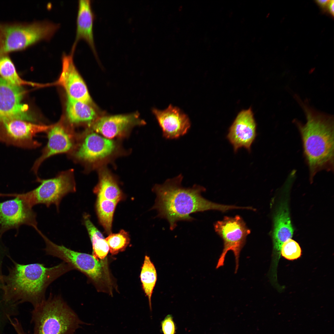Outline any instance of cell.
<instances>
[{
    "instance_id": "cell-1",
    "label": "cell",
    "mask_w": 334,
    "mask_h": 334,
    "mask_svg": "<svg viewBox=\"0 0 334 334\" xmlns=\"http://www.w3.org/2000/svg\"><path fill=\"white\" fill-rule=\"evenodd\" d=\"M182 179L180 174L162 184H155L152 189L156 197L151 209L157 211V217L168 221L171 230L176 227L179 221H193L191 216L193 213L210 210L225 212L240 209L239 206L220 204L207 199L201 195L206 191L204 187L196 184L191 187H184L181 184Z\"/></svg>"
},
{
    "instance_id": "cell-13",
    "label": "cell",
    "mask_w": 334,
    "mask_h": 334,
    "mask_svg": "<svg viewBox=\"0 0 334 334\" xmlns=\"http://www.w3.org/2000/svg\"><path fill=\"white\" fill-rule=\"evenodd\" d=\"M47 132V143L32 167L35 174L42 163L47 159L56 154L70 153L76 144L78 135L60 124L52 125Z\"/></svg>"
},
{
    "instance_id": "cell-8",
    "label": "cell",
    "mask_w": 334,
    "mask_h": 334,
    "mask_svg": "<svg viewBox=\"0 0 334 334\" xmlns=\"http://www.w3.org/2000/svg\"><path fill=\"white\" fill-rule=\"evenodd\" d=\"M214 228L223 242V248L216 268L217 269L224 265L226 254L231 250L235 257L236 273L239 267L241 251L246 244V237L250 233V230L242 218L238 215L234 217L225 216L222 220L217 221L215 223Z\"/></svg>"
},
{
    "instance_id": "cell-10",
    "label": "cell",
    "mask_w": 334,
    "mask_h": 334,
    "mask_svg": "<svg viewBox=\"0 0 334 334\" xmlns=\"http://www.w3.org/2000/svg\"><path fill=\"white\" fill-rule=\"evenodd\" d=\"M37 124L20 119L0 123V142L25 148H35L41 143L34 139L36 134L47 132L52 126Z\"/></svg>"
},
{
    "instance_id": "cell-5",
    "label": "cell",
    "mask_w": 334,
    "mask_h": 334,
    "mask_svg": "<svg viewBox=\"0 0 334 334\" xmlns=\"http://www.w3.org/2000/svg\"><path fill=\"white\" fill-rule=\"evenodd\" d=\"M59 27V24L47 21L0 22V56L25 49L42 40H49Z\"/></svg>"
},
{
    "instance_id": "cell-3",
    "label": "cell",
    "mask_w": 334,
    "mask_h": 334,
    "mask_svg": "<svg viewBox=\"0 0 334 334\" xmlns=\"http://www.w3.org/2000/svg\"><path fill=\"white\" fill-rule=\"evenodd\" d=\"M73 270L63 261L51 267L40 263L21 264L15 262L8 275L0 276L3 300L13 305L29 302L34 307L45 299V291L50 284Z\"/></svg>"
},
{
    "instance_id": "cell-18",
    "label": "cell",
    "mask_w": 334,
    "mask_h": 334,
    "mask_svg": "<svg viewBox=\"0 0 334 334\" xmlns=\"http://www.w3.org/2000/svg\"><path fill=\"white\" fill-rule=\"evenodd\" d=\"M293 230L290 219L287 205L282 204L274 218L272 235L273 248L272 261L269 275L277 276V268L280 257L281 249L283 243L293 236Z\"/></svg>"
},
{
    "instance_id": "cell-7",
    "label": "cell",
    "mask_w": 334,
    "mask_h": 334,
    "mask_svg": "<svg viewBox=\"0 0 334 334\" xmlns=\"http://www.w3.org/2000/svg\"><path fill=\"white\" fill-rule=\"evenodd\" d=\"M116 146L111 139L94 131L86 132L78 135L73 149L68 155L75 162L88 168L111 156Z\"/></svg>"
},
{
    "instance_id": "cell-6",
    "label": "cell",
    "mask_w": 334,
    "mask_h": 334,
    "mask_svg": "<svg viewBox=\"0 0 334 334\" xmlns=\"http://www.w3.org/2000/svg\"><path fill=\"white\" fill-rule=\"evenodd\" d=\"M36 181L40 185L34 189L25 193H7L6 196L22 199L32 207L38 204H44L47 207L54 204L59 211L62 198L76 191L72 169L61 172L51 178L42 179L37 177Z\"/></svg>"
},
{
    "instance_id": "cell-17",
    "label": "cell",
    "mask_w": 334,
    "mask_h": 334,
    "mask_svg": "<svg viewBox=\"0 0 334 334\" xmlns=\"http://www.w3.org/2000/svg\"><path fill=\"white\" fill-rule=\"evenodd\" d=\"M145 124L138 113L104 116L97 119L91 125L93 131L109 139L119 136L132 127Z\"/></svg>"
},
{
    "instance_id": "cell-2",
    "label": "cell",
    "mask_w": 334,
    "mask_h": 334,
    "mask_svg": "<svg viewBox=\"0 0 334 334\" xmlns=\"http://www.w3.org/2000/svg\"><path fill=\"white\" fill-rule=\"evenodd\" d=\"M294 96L306 118L305 124L295 119L293 121L301 135L312 182L319 172L333 171L334 118L317 111L297 95Z\"/></svg>"
},
{
    "instance_id": "cell-29",
    "label": "cell",
    "mask_w": 334,
    "mask_h": 334,
    "mask_svg": "<svg viewBox=\"0 0 334 334\" xmlns=\"http://www.w3.org/2000/svg\"><path fill=\"white\" fill-rule=\"evenodd\" d=\"M329 1V0H317L315 1V2L322 10L325 12Z\"/></svg>"
},
{
    "instance_id": "cell-28",
    "label": "cell",
    "mask_w": 334,
    "mask_h": 334,
    "mask_svg": "<svg viewBox=\"0 0 334 334\" xmlns=\"http://www.w3.org/2000/svg\"><path fill=\"white\" fill-rule=\"evenodd\" d=\"M162 330L164 334H174L175 326L172 316L168 315L161 323Z\"/></svg>"
},
{
    "instance_id": "cell-31",
    "label": "cell",
    "mask_w": 334,
    "mask_h": 334,
    "mask_svg": "<svg viewBox=\"0 0 334 334\" xmlns=\"http://www.w3.org/2000/svg\"><path fill=\"white\" fill-rule=\"evenodd\" d=\"M17 334H26L23 328H19L16 331Z\"/></svg>"
},
{
    "instance_id": "cell-15",
    "label": "cell",
    "mask_w": 334,
    "mask_h": 334,
    "mask_svg": "<svg viewBox=\"0 0 334 334\" xmlns=\"http://www.w3.org/2000/svg\"><path fill=\"white\" fill-rule=\"evenodd\" d=\"M73 55L64 53L62 70L58 84L62 86L67 96L78 101L91 104L92 101L87 86L75 65Z\"/></svg>"
},
{
    "instance_id": "cell-23",
    "label": "cell",
    "mask_w": 334,
    "mask_h": 334,
    "mask_svg": "<svg viewBox=\"0 0 334 334\" xmlns=\"http://www.w3.org/2000/svg\"><path fill=\"white\" fill-rule=\"evenodd\" d=\"M0 77L15 85L37 86L39 84L26 81L18 74L15 65L8 54L0 56Z\"/></svg>"
},
{
    "instance_id": "cell-12",
    "label": "cell",
    "mask_w": 334,
    "mask_h": 334,
    "mask_svg": "<svg viewBox=\"0 0 334 334\" xmlns=\"http://www.w3.org/2000/svg\"><path fill=\"white\" fill-rule=\"evenodd\" d=\"M26 93L22 87L13 85L0 77V123L11 119L32 121L28 106L22 101Z\"/></svg>"
},
{
    "instance_id": "cell-9",
    "label": "cell",
    "mask_w": 334,
    "mask_h": 334,
    "mask_svg": "<svg viewBox=\"0 0 334 334\" xmlns=\"http://www.w3.org/2000/svg\"><path fill=\"white\" fill-rule=\"evenodd\" d=\"M38 233L45 244L46 254L58 258L74 270L84 273L91 280L98 282L102 276V265L93 255L73 250L63 245L53 242L41 231Z\"/></svg>"
},
{
    "instance_id": "cell-19",
    "label": "cell",
    "mask_w": 334,
    "mask_h": 334,
    "mask_svg": "<svg viewBox=\"0 0 334 334\" xmlns=\"http://www.w3.org/2000/svg\"><path fill=\"white\" fill-rule=\"evenodd\" d=\"M94 18L95 15L92 9L91 1H79L76 19V37L71 54L73 55L79 41L84 40L89 45L95 56L98 59L93 33Z\"/></svg>"
},
{
    "instance_id": "cell-21",
    "label": "cell",
    "mask_w": 334,
    "mask_h": 334,
    "mask_svg": "<svg viewBox=\"0 0 334 334\" xmlns=\"http://www.w3.org/2000/svg\"><path fill=\"white\" fill-rule=\"evenodd\" d=\"M93 191L97 197L118 203L123 197L122 192L116 181L106 170H103L100 173L98 183Z\"/></svg>"
},
{
    "instance_id": "cell-27",
    "label": "cell",
    "mask_w": 334,
    "mask_h": 334,
    "mask_svg": "<svg viewBox=\"0 0 334 334\" xmlns=\"http://www.w3.org/2000/svg\"><path fill=\"white\" fill-rule=\"evenodd\" d=\"M281 255L289 260L296 259L301 255V249L296 242L291 238L289 239L283 244L281 249Z\"/></svg>"
},
{
    "instance_id": "cell-11",
    "label": "cell",
    "mask_w": 334,
    "mask_h": 334,
    "mask_svg": "<svg viewBox=\"0 0 334 334\" xmlns=\"http://www.w3.org/2000/svg\"><path fill=\"white\" fill-rule=\"evenodd\" d=\"M36 213L23 199L18 197L0 202V236L12 229L18 233L23 225L32 227L36 231L38 229Z\"/></svg>"
},
{
    "instance_id": "cell-14",
    "label": "cell",
    "mask_w": 334,
    "mask_h": 334,
    "mask_svg": "<svg viewBox=\"0 0 334 334\" xmlns=\"http://www.w3.org/2000/svg\"><path fill=\"white\" fill-rule=\"evenodd\" d=\"M256 124L251 107L240 112L230 127L227 138L234 152L243 147L249 152L256 136Z\"/></svg>"
},
{
    "instance_id": "cell-22",
    "label": "cell",
    "mask_w": 334,
    "mask_h": 334,
    "mask_svg": "<svg viewBox=\"0 0 334 334\" xmlns=\"http://www.w3.org/2000/svg\"><path fill=\"white\" fill-rule=\"evenodd\" d=\"M83 220L92 245L93 256L98 259H104L109 250L108 243L101 233L91 221L89 215L84 214Z\"/></svg>"
},
{
    "instance_id": "cell-4",
    "label": "cell",
    "mask_w": 334,
    "mask_h": 334,
    "mask_svg": "<svg viewBox=\"0 0 334 334\" xmlns=\"http://www.w3.org/2000/svg\"><path fill=\"white\" fill-rule=\"evenodd\" d=\"M32 313L34 334H73L85 323L59 296H50Z\"/></svg>"
},
{
    "instance_id": "cell-16",
    "label": "cell",
    "mask_w": 334,
    "mask_h": 334,
    "mask_svg": "<svg viewBox=\"0 0 334 334\" xmlns=\"http://www.w3.org/2000/svg\"><path fill=\"white\" fill-rule=\"evenodd\" d=\"M152 112L166 139H177L186 134L190 127L187 115L179 108L171 104L163 110L153 109Z\"/></svg>"
},
{
    "instance_id": "cell-25",
    "label": "cell",
    "mask_w": 334,
    "mask_h": 334,
    "mask_svg": "<svg viewBox=\"0 0 334 334\" xmlns=\"http://www.w3.org/2000/svg\"><path fill=\"white\" fill-rule=\"evenodd\" d=\"M118 203L97 197L96 210L99 221L108 234L111 232L113 216Z\"/></svg>"
},
{
    "instance_id": "cell-30",
    "label": "cell",
    "mask_w": 334,
    "mask_h": 334,
    "mask_svg": "<svg viewBox=\"0 0 334 334\" xmlns=\"http://www.w3.org/2000/svg\"><path fill=\"white\" fill-rule=\"evenodd\" d=\"M334 1L329 0L326 12H328L330 15L334 16Z\"/></svg>"
},
{
    "instance_id": "cell-20",
    "label": "cell",
    "mask_w": 334,
    "mask_h": 334,
    "mask_svg": "<svg viewBox=\"0 0 334 334\" xmlns=\"http://www.w3.org/2000/svg\"><path fill=\"white\" fill-rule=\"evenodd\" d=\"M66 109L68 119L72 123H92L97 119V113L89 105L68 96Z\"/></svg>"
},
{
    "instance_id": "cell-26",
    "label": "cell",
    "mask_w": 334,
    "mask_h": 334,
    "mask_svg": "<svg viewBox=\"0 0 334 334\" xmlns=\"http://www.w3.org/2000/svg\"><path fill=\"white\" fill-rule=\"evenodd\" d=\"M105 240L109 245L110 252L112 255L124 251L130 241L128 233L123 230H121L118 233L110 234Z\"/></svg>"
},
{
    "instance_id": "cell-24",
    "label": "cell",
    "mask_w": 334,
    "mask_h": 334,
    "mask_svg": "<svg viewBox=\"0 0 334 334\" xmlns=\"http://www.w3.org/2000/svg\"><path fill=\"white\" fill-rule=\"evenodd\" d=\"M140 278L143 288L148 297L149 305L152 309L151 297L157 279V274L155 267L149 256H145L141 268Z\"/></svg>"
}]
</instances>
